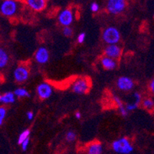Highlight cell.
<instances>
[{"label": "cell", "instance_id": "cell-11", "mask_svg": "<svg viewBox=\"0 0 154 154\" xmlns=\"http://www.w3.org/2000/svg\"><path fill=\"white\" fill-rule=\"evenodd\" d=\"M105 54L108 58H118L121 54V49L116 45H110L105 48Z\"/></svg>", "mask_w": 154, "mask_h": 154}, {"label": "cell", "instance_id": "cell-24", "mask_svg": "<svg viewBox=\"0 0 154 154\" xmlns=\"http://www.w3.org/2000/svg\"><path fill=\"white\" fill-rule=\"evenodd\" d=\"M91 9L92 12H97L99 10V5L97 2H93L91 5Z\"/></svg>", "mask_w": 154, "mask_h": 154}, {"label": "cell", "instance_id": "cell-18", "mask_svg": "<svg viewBox=\"0 0 154 154\" xmlns=\"http://www.w3.org/2000/svg\"><path fill=\"white\" fill-rule=\"evenodd\" d=\"M30 134V131L29 130H25L22 134L19 135V140H18V143L22 144V143L27 139H29V136Z\"/></svg>", "mask_w": 154, "mask_h": 154}, {"label": "cell", "instance_id": "cell-5", "mask_svg": "<svg viewBox=\"0 0 154 154\" xmlns=\"http://www.w3.org/2000/svg\"><path fill=\"white\" fill-rule=\"evenodd\" d=\"M73 91L75 92L76 94H82L86 93L89 89V85L85 79L81 78V79L77 80L76 82L73 85L72 87Z\"/></svg>", "mask_w": 154, "mask_h": 154}, {"label": "cell", "instance_id": "cell-16", "mask_svg": "<svg viewBox=\"0 0 154 154\" xmlns=\"http://www.w3.org/2000/svg\"><path fill=\"white\" fill-rule=\"evenodd\" d=\"M9 61V56L3 49L0 50V68H4L6 66L7 63Z\"/></svg>", "mask_w": 154, "mask_h": 154}, {"label": "cell", "instance_id": "cell-22", "mask_svg": "<svg viewBox=\"0 0 154 154\" xmlns=\"http://www.w3.org/2000/svg\"><path fill=\"white\" fill-rule=\"evenodd\" d=\"M5 114H6V110H5V108H4L3 107H0V124L1 125H2V122H3Z\"/></svg>", "mask_w": 154, "mask_h": 154}, {"label": "cell", "instance_id": "cell-1", "mask_svg": "<svg viewBox=\"0 0 154 154\" xmlns=\"http://www.w3.org/2000/svg\"><path fill=\"white\" fill-rule=\"evenodd\" d=\"M112 146H113V150L118 153L129 154L134 150V148L131 146V143L129 142L127 138H124V137L114 141Z\"/></svg>", "mask_w": 154, "mask_h": 154}, {"label": "cell", "instance_id": "cell-2", "mask_svg": "<svg viewBox=\"0 0 154 154\" xmlns=\"http://www.w3.org/2000/svg\"><path fill=\"white\" fill-rule=\"evenodd\" d=\"M120 32L115 27H108L103 32V41L109 45H115L120 41Z\"/></svg>", "mask_w": 154, "mask_h": 154}, {"label": "cell", "instance_id": "cell-31", "mask_svg": "<svg viewBox=\"0 0 154 154\" xmlns=\"http://www.w3.org/2000/svg\"><path fill=\"white\" fill-rule=\"evenodd\" d=\"M75 117H76L77 119H81V117H82V114H81V113L80 112H76V113H75Z\"/></svg>", "mask_w": 154, "mask_h": 154}, {"label": "cell", "instance_id": "cell-9", "mask_svg": "<svg viewBox=\"0 0 154 154\" xmlns=\"http://www.w3.org/2000/svg\"><path fill=\"white\" fill-rule=\"evenodd\" d=\"M117 85L121 91H130L134 88V82L128 77H120L117 80Z\"/></svg>", "mask_w": 154, "mask_h": 154}, {"label": "cell", "instance_id": "cell-14", "mask_svg": "<svg viewBox=\"0 0 154 154\" xmlns=\"http://www.w3.org/2000/svg\"><path fill=\"white\" fill-rule=\"evenodd\" d=\"M102 65L107 70H113L116 68V62L112 58L106 57L101 61Z\"/></svg>", "mask_w": 154, "mask_h": 154}, {"label": "cell", "instance_id": "cell-8", "mask_svg": "<svg viewBox=\"0 0 154 154\" xmlns=\"http://www.w3.org/2000/svg\"><path fill=\"white\" fill-rule=\"evenodd\" d=\"M58 21L62 26L65 27H68L73 22V15L72 12L69 9H64L58 16Z\"/></svg>", "mask_w": 154, "mask_h": 154}, {"label": "cell", "instance_id": "cell-12", "mask_svg": "<svg viewBox=\"0 0 154 154\" xmlns=\"http://www.w3.org/2000/svg\"><path fill=\"white\" fill-rule=\"evenodd\" d=\"M27 3L32 9L35 11H42L46 5L45 0H28Z\"/></svg>", "mask_w": 154, "mask_h": 154}, {"label": "cell", "instance_id": "cell-13", "mask_svg": "<svg viewBox=\"0 0 154 154\" xmlns=\"http://www.w3.org/2000/svg\"><path fill=\"white\" fill-rule=\"evenodd\" d=\"M0 101L2 103H12L15 102V94L12 92H6L0 97Z\"/></svg>", "mask_w": 154, "mask_h": 154}, {"label": "cell", "instance_id": "cell-23", "mask_svg": "<svg viewBox=\"0 0 154 154\" xmlns=\"http://www.w3.org/2000/svg\"><path fill=\"white\" fill-rule=\"evenodd\" d=\"M63 34L65 36H71L72 34V30L69 27H64V30H63Z\"/></svg>", "mask_w": 154, "mask_h": 154}, {"label": "cell", "instance_id": "cell-6", "mask_svg": "<svg viewBox=\"0 0 154 154\" xmlns=\"http://www.w3.org/2000/svg\"><path fill=\"white\" fill-rule=\"evenodd\" d=\"M37 93L41 99H47L52 94V88L47 83H42L38 86Z\"/></svg>", "mask_w": 154, "mask_h": 154}, {"label": "cell", "instance_id": "cell-25", "mask_svg": "<svg viewBox=\"0 0 154 154\" xmlns=\"http://www.w3.org/2000/svg\"><path fill=\"white\" fill-rule=\"evenodd\" d=\"M85 37H86V35H85V32H82L81 34L78 35V41L79 43H83L84 41H85Z\"/></svg>", "mask_w": 154, "mask_h": 154}, {"label": "cell", "instance_id": "cell-3", "mask_svg": "<svg viewBox=\"0 0 154 154\" xmlns=\"http://www.w3.org/2000/svg\"><path fill=\"white\" fill-rule=\"evenodd\" d=\"M126 2L124 0H110L107 2V9L110 13L118 14L125 9Z\"/></svg>", "mask_w": 154, "mask_h": 154}, {"label": "cell", "instance_id": "cell-15", "mask_svg": "<svg viewBox=\"0 0 154 154\" xmlns=\"http://www.w3.org/2000/svg\"><path fill=\"white\" fill-rule=\"evenodd\" d=\"M102 146L100 143H93L88 148V154H101Z\"/></svg>", "mask_w": 154, "mask_h": 154}, {"label": "cell", "instance_id": "cell-20", "mask_svg": "<svg viewBox=\"0 0 154 154\" xmlns=\"http://www.w3.org/2000/svg\"><path fill=\"white\" fill-rule=\"evenodd\" d=\"M143 107L148 109L152 108L154 106V102L152 100H150V99H146V100H143Z\"/></svg>", "mask_w": 154, "mask_h": 154}, {"label": "cell", "instance_id": "cell-28", "mask_svg": "<svg viewBox=\"0 0 154 154\" xmlns=\"http://www.w3.org/2000/svg\"><path fill=\"white\" fill-rule=\"evenodd\" d=\"M29 139H27L26 140L24 141L23 143H22V148L23 150H26L28 147V145H29Z\"/></svg>", "mask_w": 154, "mask_h": 154}, {"label": "cell", "instance_id": "cell-27", "mask_svg": "<svg viewBox=\"0 0 154 154\" xmlns=\"http://www.w3.org/2000/svg\"><path fill=\"white\" fill-rule=\"evenodd\" d=\"M134 97H135L136 98V103H137V104H139V103H140V100H141V95L139 93H137V92H136V93H134Z\"/></svg>", "mask_w": 154, "mask_h": 154}, {"label": "cell", "instance_id": "cell-17", "mask_svg": "<svg viewBox=\"0 0 154 154\" xmlns=\"http://www.w3.org/2000/svg\"><path fill=\"white\" fill-rule=\"evenodd\" d=\"M114 99H115L116 103H117V104L118 105L119 108H120V113H121V115L124 116V117H126L127 114V109L124 107V105H123L121 100H120V99L117 97H115V98Z\"/></svg>", "mask_w": 154, "mask_h": 154}, {"label": "cell", "instance_id": "cell-29", "mask_svg": "<svg viewBox=\"0 0 154 154\" xmlns=\"http://www.w3.org/2000/svg\"><path fill=\"white\" fill-rule=\"evenodd\" d=\"M27 117H28V119L31 120H32V119H33L34 114H33V113H32V111H29L27 113Z\"/></svg>", "mask_w": 154, "mask_h": 154}, {"label": "cell", "instance_id": "cell-26", "mask_svg": "<svg viewBox=\"0 0 154 154\" xmlns=\"http://www.w3.org/2000/svg\"><path fill=\"white\" fill-rule=\"evenodd\" d=\"M137 106H138V104L136 103H133V104H127V107H126V109H127V110H135V109H137Z\"/></svg>", "mask_w": 154, "mask_h": 154}, {"label": "cell", "instance_id": "cell-10", "mask_svg": "<svg viewBox=\"0 0 154 154\" xmlns=\"http://www.w3.org/2000/svg\"><path fill=\"white\" fill-rule=\"evenodd\" d=\"M49 59V52L45 47H40L35 53V60L39 64H45Z\"/></svg>", "mask_w": 154, "mask_h": 154}, {"label": "cell", "instance_id": "cell-30", "mask_svg": "<svg viewBox=\"0 0 154 154\" xmlns=\"http://www.w3.org/2000/svg\"><path fill=\"white\" fill-rule=\"evenodd\" d=\"M149 87H150V89L151 91H152V92L154 94V79L151 82L150 85H149Z\"/></svg>", "mask_w": 154, "mask_h": 154}, {"label": "cell", "instance_id": "cell-21", "mask_svg": "<svg viewBox=\"0 0 154 154\" xmlns=\"http://www.w3.org/2000/svg\"><path fill=\"white\" fill-rule=\"evenodd\" d=\"M76 139V134L73 131H69L66 135V140L68 142H72Z\"/></svg>", "mask_w": 154, "mask_h": 154}, {"label": "cell", "instance_id": "cell-7", "mask_svg": "<svg viewBox=\"0 0 154 154\" xmlns=\"http://www.w3.org/2000/svg\"><path fill=\"white\" fill-rule=\"evenodd\" d=\"M29 75V71L25 67H18L14 71V78H15V81L19 83L26 82L28 79Z\"/></svg>", "mask_w": 154, "mask_h": 154}, {"label": "cell", "instance_id": "cell-19", "mask_svg": "<svg viewBox=\"0 0 154 154\" xmlns=\"http://www.w3.org/2000/svg\"><path fill=\"white\" fill-rule=\"evenodd\" d=\"M14 94L18 97H30V94L24 88H18L15 91Z\"/></svg>", "mask_w": 154, "mask_h": 154}, {"label": "cell", "instance_id": "cell-4", "mask_svg": "<svg viewBox=\"0 0 154 154\" xmlns=\"http://www.w3.org/2000/svg\"><path fill=\"white\" fill-rule=\"evenodd\" d=\"M17 11V3L13 0H5L1 5V12L5 16H12Z\"/></svg>", "mask_w": 154, "mask_h": 154}]
</instances>
